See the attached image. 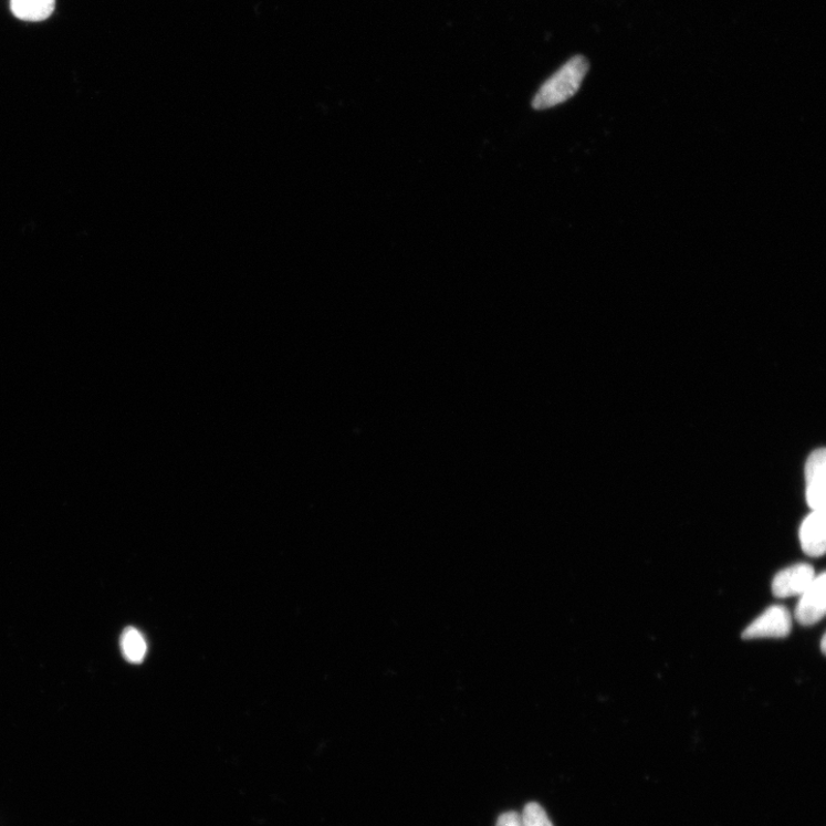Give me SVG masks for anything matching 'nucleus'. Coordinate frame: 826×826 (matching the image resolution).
I'll list each match as a JSON object with an SVG mask.
<instances>
[{"label": "nucleus", "mask_w": 826, "mask_h": 826, "mask_svg": "<svg viewBox=\"0 0 826 826\" xmlns=\"http://www.w3.org/2000/svg\"><path fill=\"white\" fill-rule=\"evenodd\" d=\"M588 71V60L584 55H575L544 82L533 100V107L541 111L567 102L576 94Z\"/></svg>", "instance_id": "nucleus-1"}, {"label": "nucleus", "mask_w": 826, "mask_h": 826, "mask_svg": "<svg viewBox=\"0 0 826 826\" xmlns=\"http://www.w3.org/2000/svg\"><path fill=\"white\" fill-rule=\"evenodd\" d=\"M790 610L783 605H773L756 618L742 634L743 639L784 638L792 631Z\"/></svg>", "instance_id": "nucleus-2"}, {"label": "nucleus", "mask_w": 826, "mask_h": 826, "mask_svg": "<svg viewBox=\"0 0 826 826\" xmlns=\"http://www.w3.org/2000/svg\"><path fill=\"white\" fill-rule=\"evenodd\" d=\"M799 603L795 607V619L803 626H813L819 623L826 611V575L824 572L816 575L813 584L799 596Z\"/></svg>", "instance_id": "nucleus-3"}, {"label": "nucleus", "mask_w": 826, "mask_h": 826, "mask_svg": "<svg viewBox=\"0 0 826 826\" xmlns=\"http://www.w3.org/2000/svg\"><path fill=\"white\" fill-rule=\"evenodd\" d=\"M816 577L812 565L802 563L778 572L773 579V594L777 598L802 596Z\"/></svg>", "instance_id": "nucleus-4"}, {"label": "nucleus", "mask_w": 826, "mask_h": 826, "mask_svg": "<svg viewBox=\"0 0 826 826\" xmlns=\"http://www.w3.org/2000/svg\"><path fill=\"white\" fill-rule=\"evenodd\" d=\"M826 452L817 449L807 459L806 499L812 511H825Z\"/></svg>", "instance_id": "nucleus-5"}, {"label": "nucleus", "mask_w": 826, "mask_h": 826, "mask_svg": "<svg viewBox=\"0 0 826 826\" xmlns=\"http://www.w3.org/2000/svg\"><path fill=\"white\" fill-rule=\"evenodd\" d=\"M825 511H813L801 527V542L804 553L813 558L822 557L826 548Z\"/></svg>", "instance_id": "nucleus-6"}, {"label": "nucleus", "mask_w": 826, "mask_h": 826, "mask_svg": "<svg viewBox=\"0 0 826 826\" xmlns=\"http://www.w3.org/2000/svg\"><path fill=\"white\" fill-rule=\"evenodd\" d=\"M55 0H11L12 13L22 21L40 22L51 17Z\"/></svg>", "instance_id": "nucleus-7"}, {"label": "nucleus", "mask_w": 826, "mask_h": 826, "mask_svg": "<svg viewBox=\"0 0 826 826\" xmlns=\"http://www.w3.org/2000/svg\"><path fill=\"white\" fill-rule=\"evenodd\" d=\"M121 650L129 662H143L147 652L145 637L136 628H127L121 636Z\"/></svg>", "instance_id": "nucleus-8"}, {"label": "nucleus", "mask_w": 826, "mask_h": 826, "mask_svg": "<svg viewBox=\"0 0 826 826\" xmlns=\"http://www.w3.org/2000/svg\"><path fill=\"white\" fill-rule=\"evenodd\" d=\"M522 816L525 826H554L544 808L536 803L526 805Z\"/></svg>", "instance_id": "nucleus-9"}, {"label": "nucleus", "mask_w": 826, "mask_h": 826, "mask_svg": "<svg viewBox=\"0 0 826 826\" xmlns=\"http://www.w3.org/2000/svg\"><path fill=\"white\" fill-rule=\"evenodd\" d=\"M496 826H525L522 814L508 812L500 816Z\"/></svg>", "instance_id": "nucleus-10"}, {"label": "nucleus", "mask_w": 826, "mask_h": 826, "mask_svg": "<svg viewBox=\"0 0 826 826\" xmlns=\"http://www.w3.org/2000/svg\"><path fill=\"white\" fill-rule=\"evenodd\" d=\"M820 651L823 655L826 654V635H823L820 640Z\"/></svg>", "instance_id": "nucleus-11"}]
</instances>
